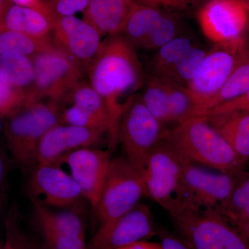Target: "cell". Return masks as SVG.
I'll return each instance as SVG.
<instances>
[{
	"label": "cell",
	"instance_id": "obj_42",
	"mask_svg": "<svg viewBox=\"0 0 249 249\" xmlns=\"http://www.w3.org/2000/svg\"><path fill=\"white\" fill-rule=\"evenodd\" d=\"M25 240L27 249H46L43 244L41 243L40 241L35 238L27 237L25 236Z\"/></svg>",
	"mask_w": 249,
	"mask_h": 249
},
{
	"label": "cell",
	"instance_id": "obj_19",
	"mask_svg": "<svg viewBox=\"0 0 249 249\" xmlns=\"http://www.w3.org/2000/svg\"><path fill=\"white\" fill-rule=\"evenodd\" d=\"M205 116L246 164L249 160V111Z\"/></svg>",
	"mask_w": 249,
	"mask_h": 249
},
{
	"label": "cell",
	"instance_id": "obj_9",
	"mask_svg": "<svg viewBox=\"0 0 249 249\" xmlns=\"http://www.w3.org/2000/svg\"><path fill=\"white\" fill-rule=\"evenodd\" d=\"M249 56L245 39L215 44L207 52L196 76L187 88L196 96L201 106L222 88L236 67Z\"/></svg>",
	"mask_w": 249,
	"mask_h": 249
},
{
	"label": "cell",
	"instance_id": "obj_10",
	"mask_svg": "<svg viewBox=\"0 0 249 249\" xmlns=\"http://www.w3.org/2000/svg\"><path fill=\"white\" fill-rule=\"evenodd\" d=\"M182 163L183 204L204 209L217 210L231 194L241 175L223 173L183 160Z\"/></svg>",
	"mask_w": 249,
	"mask_h": 249
},
{
	"label": "cell",
	"instance_id": "obj_29",
	"mask_svg": "<svg viewBox=\"0 0 249 249\" xmlns=\"http://www.w3.org/2000/svg\"><path fill=\"white\" fill-rule=\"evenodd\" d=\"M207 52L195 46L193 49L163 78L186 88L196 76Z\"/></svg>",
	"mask_w": 249,
	"mask_h": 249
},
{
	"label": "cell",
	"instance_id": "obj_11",
	"mask_svg": "<svg viewBox=\"0 0 249 249\" xmlns=\"http://www.w3.org/2000/svg\"><path fill=\"white\" fill-rule=\"evenodd\" d=\"M203 33L215 44L245 39L249 9L243 0H207L198 11Z\"/></svg>",
	"mask_w": 249,
	"mask_h": 249
},
{
	"label": "cell",
	"instance_id": "obj_31",
	"mask_svg": "<svg viewBox=\"0 0 249 249\" xmlns=\"http://www.w3.org/2000/svg\"><path fill=\"white\" fill-rule=\"evenodd\" d=\"M60 123L83 128L95 129L107 136V127L102 122L88 111L74 105L71 104L70 107L62 109Z\"/></svg>",
	"mask_w": 249,
	"mask_h": 249
},
{
	"label": "cell",
	"instance_id": "obj_35",
	"mask_svg": "<svg viewBox=\"0 0 249 249\" xmlns=\"http://www.w3.org/2000/svg\"><path fill=\"white\" fill-rule=\"evenodd\" d=\"M90 0H44L49 14L55 18L74 16L83 12Z\"/></svg>",
	"mask_w": 249,
	"mask_h": 249
},
{
	"label": "cell",
	"instance_id": "obj_15",
	"mask_svg": "<svg viewBox=\"0 0 249 249\" xmlns=\"http://www.w3.org/2000/svg\"><path fill=\"white\" fill-rule=\"evenodd\" d=\"M29 190L32 199L42 196L44 201H40L46 206L63 209L76 206L84 198L71 175L53 164H36L34 167Z\"/></svg>",
	"mask_w": 249,
	"mask_h": 249
},
{
	"label": "cell",
	"instance_id": "obj_43",
	"mask_svg": "<svg viewBox=\"0 0 249 249\" xmlns=\"http://www.w3.org/2000/svg\"><path fill=\"white\" fill-rule=\"evenodd\" d=\"M11 3L10 0H0V17L4 18L5 12Z\"/></svg>",
	"mask_w": 249,
	"mask_h": 249
},
{
	"label": "cell",
	"instance_id": "obj_30",
	"mask_svg": "<svg viewBox=\"0 0 249 249\" xmlns=\"http://www.w3.org/2000/svg\"><path fill=\"white\" fill-rule=\"evenodd\" d=\"M181 28L178 18L163 12L152 34L145 41L142 49L157 50L175 37L181 36Z\"/></svg>",
	"mask_w": 249,
	"mask_h": 249
},
{
	"label": "cell",
	"instance_id": "obj_37",
	"mask_svg": "<svg viewBox=\"0 0 249 249\" xmlns=\"http://www.w3.org/2000/svg\"><path fill=\"white\" fill-rule=\"evenodd\" d=\"M232 111H249V90L240 97L219 105L202 116L225 114Z\"/></svg>",
	"mask_w": 249,
	"mask_h": 249
},
{
	"label": "cell",
	"instance_id": "obj_5",
	"mask_svg": "<svg viewBox=\"0 0 249 249\" xmlns=\"http://www.w3.org/2000/svg\"><path fill=\"white\" fill-rule=\"evenodd\" d=\"M162 124L149 111L140 96L134 95L126 103L119 129V143L124 157L142 171L147 157L165 132Z\"/></svg>",
	"mask_w": 249,
	"mask_h": 249
},
{
	"label": "cell",
	"instance_id": "obj_27",
	"mask_svg": "<svg viewBox=\"0 0 249 249\" xmlns=\"http://www.w3.org/2000/svg\"><path fill=\"white\" fill-rule=\"evenodd\" d=\"M249 90V56L236 67L222 88L205 103L201 116L219 105L240 97Z\"/></svg>",
	"mask_w": 249,
	"mask_h": 249
},
{
	"label": "cell",
	"instance_id": "obj_40",
	"mask_svg": "<svg viewBox=\"0 0 249 249\" xmlns=\"http://www.w3.org/2000/svg\"><path fill=\"white\" fill-rule=\"evenodd\" d=\"M117 249H162V247L160 243L157 242L141 241Z\"/></svg>",
	"mask_w": 249,
	"mask_h": 249
},
{
	"label": "cell",
	"instance_id": "obj_12",
	"mask_svg": "<svg viewBox=\"0 0 249 249\" xmlns=\"http://www.w3.org/2000/svg\"><path fill=\"white\" fill-rule=\"evenodd\" d=\"M151 210L138 204L107 225L101 226L88 244V249H117L157 235Z\"/></svg>",
	"mask_w": 249,
	"mask_h": 249
},
{
	"label": "cell",
	"instance_id": "obj_44",
	"mask_svg": "<svg viewBox=\"0 0 249 249\" xmlns=\"http://www.w3.org/2000/svg\"><path fill=\"white\" fill-rule=\"evenodd\" d=\"M20 249H27V244H26L25 235H24V238H23L22 245H21Z\"/></svg>",
	"mask_w": 249,
	"mask_h": 249
},
{
	"label": "cell",
	"instance_id": "obj_47",
	"mask_svg": "<svg viewBox=\"0 0 249 249\" xmlns=\"http://www.w3.org/2000/svg\"><path fill=\"white\" fill-rule=\"evenodd\" d=\"M247 236H248V238L249 239V229L248 231V235H247Z\"/></svg>",
	"mask_w": 249,
	"mask_h": 249
},
{
	"label": "cell",
	"instance_id": "obj_7",
	"mask_svg": "<svg viewBox=\"0 0 249 249\" xmlns=\"http://www.w3.org/2000/svg\"><path fill=\"white\" fill-rule=\"evenodd\" d=\"M182 167L181 158L161 140L147 157L141 171L145 196L151 198L170 214L183 204Z\"/></svg>",
	"mask_w": 249,
	"mask_h": 249
},
{
	"label": "cell",
	"instance_id": "obj_18",
	"mask_svg": "<svg viewBox=\"0 0 249 249\" xmlns=\"http://www.w3.org/2000/svg\"><path fill=\"white\" fill-rule=\"evenodd\" d=\"M53 27V18L48 11L11 3L5 12L1 29L44 38L52 34Z\"/></svg>",
	"mask_w": 249,
	"mask_h": 249
},
{
	"label": "cell",
	"instance_id": "obj_38",
	"mask_svg": "<svg viewBox=\"0 0 249 249\" xmlns=\"http://www.w3.org/2000/svg\"><path fill=\"white\" fill-rule=\"evenodd\" d=\"M201 0H136L140 4L147 5L152 7H165L172 9H186L189 6L198 4Z\"/></svg>",
	"mask_w": 249,
	"mask_h": 249
},
{
	"label": "cell",
	"instance_id": "obj_33",
	"mask_svg": "<svg viewBox=\"0 0 249 249\" xmlns=\"http://www.w3.org/2000/svg\"><path fill=\"white\" fill-rule=\"evenodd\" d=\"M30 98L0 79V117L6 119Z\"/></svg>",
	"mask_w": 249,
	"mask_h": 249
},
{
	"label": "cell",
	"instance_id": "obj_25",
	"mask_svg": "<svg viewBox=\"0 0 249 249\" xmlns=\"http://www.w3.org/2000/svg\"><path fill=\"white\" fill-rule=\"evenodd\" d=\"M53 45L49 37L39 38L18 31L0 30V55L12 54L33 58Z\"/></svg>",
	"mask_w": 249,
	"mask_h": 249
},
{
	"label": "cell",
	"instance_id": "obj_4",
	"mask_svg": "<svg viewBox=\"0 0 249 249\" xmlns=\"http://www.w3.org/2000/svg\"><path fill=\"white\" fill-rule=\"evenodd\" d=\"M170 216L191 249H249V238L216 210L183 204Z\"/></svg>",
	"mask_w": 249,
	"mask_h": 249
},
{
	"label": "cell",
	"instance_id": "obj_22",
	"mask_svg": "<svg viewBox=\"0 0 249 249\" xmlns=\"http://www.w3.org/2000/svg\"><path fill=\"white\" fill-rule=\"evenodd\" d=\"M216 211L248 238L249 174H241L231 194Z\"/></svg>",
	"mask_w": 249,
	"mask_h": 249
},
{
	"label": "cell",
	"instance_id": "obj_24",
	"mask_svg": "<svg viewBox=\"0 0 249 249\" xmlns=\"http://www.w3.org/2000/svg\"><path fill=\"white\" fill-rule=\"evenodd\" d=\"M163 14L159 8L136 1L126 20L121 35L135 48L142 49Z\"/></svg>",
	"mask_w": 249,
	"mask_h": 249
},
{
	"label": "cell",
	"instance_id": "obj_6",
	"mask_svg": "<svg viewBox=\"0 0 249 249\" xmlns=\"http://www.w3.org/2000/svg\"><path fill=\"white\" fill-rule=\"evenodd\" d=\"M145 196L142 173L125 157L111 159L101 199L95 211L100 227L124 215Z\"/></svg>",
	"mask_w": 249,
	"mask_h": 249
},
{
	"label": "cell",
	"instance_id": "obj_14",
	"mask_svg": "<svg viewBox=\"0 0 249 249\" xmlns=\"http://www.w3.org/2000/svg\"><path fill=\"white\" fill-rule=\"evenodd\" d=\"M111 160L109 149L83 147L63 156L56 165H68L70 175L95 211L102 196Z\"/></svg>",
	"mask_w": 249,
	"mask_h": 249
},
{
	"label": "cell",
	"instance_id": "obj_41",
	"mask_svg": "<svg viewBox=\"0 0 249 249\" xmlns=\"http://www.w3.org/2000/svg\"><path fill=\"white\" fill-rule=\"evenodd\" d=\"M10 1L13 4L19 5V6L37 8V9L48 11L46 7L45 2H44V0H10Z\"/></svg>",
	"mask_w": 249,
	"mask_h": 249
},
{
	"label": "cell",
	"instance_id": "obj_13",
	"mask_svg": "<svg viewBox=\"0 0 249 249\" xmlns=\"http://www.w3.org/2000/svg\"><path fill=\"white\" fill-rule=\"evenodd\" d=\"M52 34L55 45L88 71L102 45L99 32L84 19L72 16L53 18Z\"/></svg>",
	"mask_w": 249,
	"mask_h": 249
},
{
	"label": "cell",
	"instance_id": "obj_39",
	"mask_svg": "<svg viewBox=\"0 0 249 249\" xmlns=\"http://www.w3.org/2000/svg\"><path fill=\"white\" fill-rule=\"evenodd\" d=\"M157 235L160 237L162 249H191L181 237L164 229H157Z\"/></svg>",
	"mask_w": 249,
	"mask_h": 249
},
{
	"label": "cell",
	"instance_id": "obj_1",
	"mask_svg": "<svg viewBox=\"0 0 249 249\" xmlns=\"http://www.w3.org/2000/svg\"><path fill=\"white\" fill-rule=\"evenodd\" d=\"M88 72L90 84L107 106L118 139L126 103L145 83L135 49L121 34L107 37Z\"/></svg>",
	"mask_w": 249,
	"mask_h": 249
},
{
	"label": "cell",
	"instance_id": "obj_26",
	"mask_svg": "<svg viewBox=\"0 0 249 249\" xmlns=\"http://www.w3.org/2000/svg\"><path fill=\"white\" fill-rule=\"evenodd\" d=\"M140 96L149 111L162 124H173L166 78L154 75L147 80Z\"/></svg>",
	"mask_w": 249,
	"mask_h": 249
},
{
	"label": "cell",
	"instance_id": "obj_34",
	"mask_svg": "<svg viewBox=\"0 0 249 249\" xmlns=\"http://www.w3.org/2000/svg\"><path fill=\"white\" fill-rule=\"evenodd\" d=\"M46 249H88L85 238L40 231Z\"/></svg>",
	"mask_w": 249,
	"mask_h": 249
},
{
	"label": "cell",
	"instance_id": "obj_28",
	"mask_svg": "<svg viewBox=\"0 0 249 249\" xmlns=\"http://www.w3.org/2000/svg\"><path fill=\"white\" fill-rule=\"evenodd\" d=\"M195 46L191 38L179 36L157 49L152 60L155 75L166 76Z\"/></svg>",
	"mask_w": 249,
	"mask_h": 249
},
{
	"label": "cell",
	"instance_id": "obj_46",
	"mask_svg": "<svg viewBox=\"0 0 249 249\" xmlns=\"http://www.w3.org/2000/svg\"><path fill=\"white\" fill-rule=\"evenodd\" d=\"M243 1L245 3L246 5L248 6L249 9V0H243Z\"/></svg>",
	"mask_w": 249,
	"mask_h": 249
},
{
	"label": "cell",
	"instance_id": "obj_16",
	"mask_svg": "<svg viewBox=\"0 0 249 249\" xmlns=\"http://www.w3.org/2000/svg\"><path fill=\"white\" fill-rule=\"evenodd\" d=\"M104 134L95 129L57 124L41 139L37 147L36 164L56 165L63 156L70 152L94 146L101 142Z\"/></svg>",
	"mask_w": 249,
	"mask_h": 249
},
{
	"label": "cell",
	"instance_id": "obj_21",
	"mask_svg": "<svg viewBox=\"0 0 249 249\" xmlns=\"http://www.w3.org/2000/svg\"><path fill=\"white\" fill-rule=\"evenodd\" d=\"M67 102L81 108L102 122L107 129L109 150H114L119 143L114 134L110 114L106 103L89 82L82 80L70 93Z\"/></svg>",
	"mask_w": 249,
	"mask_h": 249
},
{
	"label": "cell",
	"instance_id": "obj_2",
	"mask_svg": "<svg viewBox=\"0 0 249 249\" xmlns=\"http://www.w3.org/2000/svg\"><path fill=\"white\" fill-rule=\"evenodd\" d=\"M162 140L183 160L239 175L245 163L206 116H196L165 131Z\"/></svg>",
	"mask_w": 249,
	"mask_h": 249
},
{
	"label": "cell",
	"instance_id": "obj_45",
	"mask_svg": "<svg viewBox=\"0 0 249 249\" xmlns=\"http://www.w3.org/2000/svg\"><path fill=\"white\" fill-rule=\"evenodd\" d=\"M2 131H4V122H3V119L0 117V134H1Z\"/></svg>",
	"mask_w": 249,
	"mask_h": 249
},
{
	"label": "cell",
	"instance_id": "obj_23",
	"mask_svg": "<svg viewBox=\"0 0 249 249\" xmlns=\"http://www.w3.org/2000/svg\"><path fill=\"white\" fill-rule=\"evenodd\" d=\"M0 79L30 99L34 95V68L32 59L21 55H0Z\"/></svg>",
	"mask_w": 249,
	"mask_h": 249
},
{
	"label": "cell",
	"instance_id": "obj_17",
	"mask_svg": "<svg viewBox=\"0 0 249 249\" xmlns=\"http://www.w3.org/2000/svg\"><path fill=\"white\" fill-rule=\"evenodd\" d=\"M135 0H90L83 11V19L102 37L121 34Z\"/></svg>",
	"mask_w": 249,
	"mask_h": 249
},
{
	"label": "cell",
	"instance_id": "obj_36",
	"mask_svg": "<svg viewBox=\"0 0 249 249\" xmlns=\"http://www.w3.org/2000/svg\"><path fill=\"white\" fill-rule=\"evenodd\" d=\"M9 157L0 148V222H4L9 211Z\"/></svg>",
	"mask_w": 249,
	"mask_h": 249
},
{
	"label": "cell",
	"instance_id": "obj_20",
	"mask_svg": "<svg viewBox=\"0 0 249 249\" xmlns=\"http://www.w3.org/2000/svg\"><path fill=\"white\" fill-rule=\"evenodd\" d=\"M32 206L34 219L40 231L85 238V222L78 211L54 212L37 199H32Z\"/></svg>",
	"mask_w": 249,
	"mask_h": 249
},
{
	"label": "cell",
	"instance_id": "obj_8",
	"mask_svg": "<svg viewBox=\"0 0 249 249\" xmlns=\"http://www.w3.org/2000/svg\"><path fill=\"white\" fill-rule=\"evenodd\" d=\"M34 68V95L61 105L66 103L83 71L58 48H50L31 58Z\"/></svg>",
	"mask_w": 249,
	"mask_h": 249
},
{
	"label": "cell",
	"instance_id": "obj_3",
	"mask_svg": "<svg viewBox=\"0 0 249 249\" xmlns=\"http://www.w3.org/2000/svg\"><path fill=\"white\" fill-rule=\"evenodd\" d=\"M60 104L48 100H28L5 119L4 131L14 161L21 168L36 165L37 147L43 136L60 124Z\"/></svg>",
	"mask_w": 249,
	"mask_h": 249
},
{
	"label": "cell",
	"instance_id": "obj_32",
	"mask_svg": "<svg viewBox=\"0 0 249 249\" xmlns=\"http://www.w3.org/2000/svg\"><path fill=\"white\" fill-rule=\"evenodd\" d=\"M6 241L4 249H20L24 234L20 229V214L18 205L12 204L4 219Z\"/></svg>",
	"mask_w": 249,
	"mask_h": 249
}]
</instances>
